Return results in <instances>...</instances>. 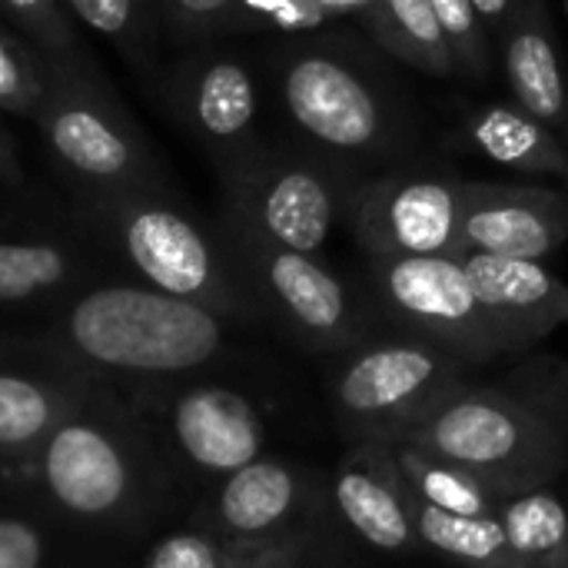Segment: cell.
Instances as JSON below:
<instances>
[{
	"label": "cell",
	"instance_id": "33",
	"mask_svg": "<svg viewBox=\"0 0 568 568\" xmlns=\"http://www.w3.org/2000/svg\"><path fill=\"white\" fill-rule=\"evenodd\" d=\"M47 539L43 532L23 519L0 513V568H43Z\"/></svg>",
	"mask_w": 568,
	"mask_h": 568
},
{
	"label": "cell",
	"instance_id": "18",
	"mask_svg": "<svg viewBox=\"0 0 568 568\" xmlns=\"http://www.w3.org/2000/svg\"><path fill=\"white\" fill-rule=\"evenodd\" d=\"M496 43L513 100L549 130L568 133V77L546 0H529Z\"/></svg>",
	"mask_w": 568,
	"mask_h": 568
},
{
	"label": "cell",
	"instance_id": "14",
	"mask_svg": "<svg viewBox=\"0 0 568 568\" xmlns=\"http://www.w3.org/2000/svg\"><path fill=\"white\" fill-rule=\"evenodd\" d=\"M316 499V483L290 459L260 456L256 463L223 476L206 506V532L236 546L276 542L303 532V519Z\"/></svg>",
	"mask_w": 568,
	"mask_h": 568
},
{
	"label": "cell",
	"instance_id": "21",
	"mask_svg": "<svg viewBox=\"0 0 568 568\" xmlns=\"http://www.w3.org/2000/svg\"><path fill=\"white\" fill-rule=\"evenodd\" d=\"M87 266L80 250L53 236H0V310H20L73 293Z\"/></svg>",
	"mask_w": 568,
	"mask_h": 568
},
{
	"label": "cell",
	"instance_id": "19",
	"mask_svg": "<svg viewBox=\"0 0 568 568\" xmlns=\"http://www.w3.org/2000/svg\"><path fill=\"white\" fill-rule=\"evenodd\" d=\"M83 393L87 386L10 366L0 356V466L33 469L37 453Z\"/></svg>",
	"mask_w": 568,
	"mask_h": 568
},
{
	"label": "cell",
	"instance_id": "8",
	"mask_svg": "<svg viewBox=\"0 0 568 568\" xmlns=\"http://www.w3.org/2000/svg\"><path fill=\"white\" fill-rule=\"evenodd\" d=\"M33 123L50 160L83 200L163 186L146 136L87 67L47 60V93Z\"/></svg>",
	"mask_w": 568,
	"mask_h": 568
},
{
	"label": "cell",
	"instance_id": "37",
	"mask_svg": "<svg viewBox=\"0 0 568 568\" xmlns=\"http://www.w3.org/2000/svg\"><path fill=\"white\" fill-rule=\"evenodd\" d=\"M0 183L10 186V190L23 186V166H20L13 136H10V130L3 126V120H0Z\"/></svg>",
	"mask_w": 568,
	"mask_h": 568
},
{
	"label": "cell",
	"instance_id": "34",
	"mask_svg": "<svg viewBox=\"0 0 568 568\" xmlns=\"http://www.w3.org/2000/svg\"><path fill=\"white\" fill-rule=\"evenodd\" d=\"M313 546V532H293L276 542H260V546H243L230 568H300L303 556Z\"/></svg>",
	"mask_w": 568,
	"mask_h": 568
},
{
	"label": "cell",
	"instance_id": "20",
	"mask_svg": "<svg viewBox=\"0 0 568 568\" xmlns=\"http://www.w3.org/2000/svg\"><path fill=\"white\" fill-rule=\"evenodd\" d=\"M459 136L466 140V146L499 166L568 183V146L562 136L536 120L529 110H523L516 100L469 110L459 123Z\"/></svg>",
	"mask_w": 568,
	"mask_h": 568
},
{
	"label": "cell",
	"instance_id": "36",
	"mask_svg": "<svg viewBox=\"0 0 568 568\" xmlns=\"http://www.w3.org/2000/svg\"><path fill=\"white\" fill-rule=\"evenodd\" d=\"M529 0H473L479 20L486 23V30L493 33V40H499V33L506 30V23L526 7Z\"/></svg>",
	"mask_w": 568,
	"mask_h": 568
},
{
	"label": "cell",
	"instance_id": "28",
	"mask_svg": "<svg viewBox=\"0 0 568 568\" xmlns=\"http://www.w3.org/2000/svg\"><path fill=\"white\" fill-rule=\"evenodd\" d=\"M47 93V60L33 43L0 27V113L33 120Z\"/></svg>",
	"mask_w": 568,
	"mask_h": 568
},
{
	"label": "cell",
	"instance_id": "7",
	"mask_svg": "<svg viewBox=\"0 0 568 568\" xmlns=\"http://www.w3.org/2000/svg\"><path fill=\"white\" fill-rule=\"evenodd\" d=\"M33 476L63 516L97 529H130L153 499L136 436L90 389L37 453Z\"/></svg>",
	"mask_w": 568,
	"mask_h": 568
},
{
	"label": "cell",
	"instance_id": "15",
	"mask_svg": "<svg viewBox=\"0 0 568 568\" xmlns=\"http://www.w3.org/2000/svg\"><path fill=\"white\" fill-rule=\"evenodd\" d=\"M166 436L180 459L210 479H223L263 456L266 426L253 399L230 386H186L163 406Z\"/></svg>",
	"mask_w": 568,
	"mask_h": 568
},
{
	"label": "cell",
	"instance_id": "1",
	"mask_svg": "<svg viewBox=\"0 0 568 568\" xmlns=\"http://www.w3.org/2000/svg\"><path fill=\"white\" fill-rule=\"evenodd\" d=\"M270 80L293 140L366 176L416 160V106L383 57L353 33L293 37L273 53Z\"/></svg>",
	"mask_w": 568,
	"mask_h": 568
},
{
	"label": "cell",
	"instance_id": "11",
	"mask_svg": "<svg viewBox=\"0 0 568 568\" xmlns=\"http://www.w3.org/2000/svg\"><path fill=\"white\" fill-rule=\"evenodd\" d=\"M463 206L466 176L416 156L369 173L353 193L346 226L366 260L459 256Z\"/></svg>",
	"mask_w": 568,
	"mask_h": 568
},
{
	"label": "cell",
	"instance_id": "24",
	"mask_svg": "<svg viewBox=\"0 0 568 568\" xmlns=\"http://www.w3.org/2000/svg\"><path fill=\"white\" fill-rule=\"evenodd\" d=\"M389 449H393V459L406 489L419 503L453 513V516H469V519H486L499 513V496L463 466L443 456H433L413 443H393Z\"/></svg>",
	"mask_w": 568,
	"mask_h": 568
},
{
	"label": "cell",
	"instance_id": "12",
	"mask_svg": "<svg viewBox=\"0 0 568 568\" xmlns=\"http://www.w3.org/2000/svg\"><path fill=\"white\" fill-rule=\"evenodd\" d=\"M166 100L176 123L203 143L216 166L260 140L256 70L236 50H200L186 57L166 83Z\"/></svg>",
	"mask_w": 568,
	"mask_h": 568
},
{
	"label": "cell",
	"instance_id": "25",
	"mask_svg": "<svg viewBox=\"0 0 568 568\" xmlns=\"http://www.w3.org/2000/svg\"><path fill=\"white\" fill-rule=\"evenodd\" d=\"M409 509L416 523L419 546L436 552L456 568H519L513 562V552L506 546L503 526L496 516L486 519H469V516H453L443 509H433L419 503L409 493Z\"/></svg>",
	"mask_w": 568,
	"mask_h": 568
},
{
	"label": "cell",
	"instance_id": "30",
	"mask_svg": "<svg viewBox=\"0 0 568 568\" xmlns=\"http://www.w3.org/2000/svg\"><path fill=\"white\" fill-rule=\"evenodd\" d=\"M243 546L236 542H223L220 536L206 532V529H183L173 536H163L143 568H230Z\"/></svg>",
	"mask_w": 568,
	"mask_h": 568
},
{
	"label": "cell",
	"instance_id": "23",
	"mask_svg": "<svg viewBox=\"0 0 568 568\" xmlns=\"http://www.w3.org/2000/svg\"><path fill=\"white\" fill-rule=\"evenodd\" d=\"M496 519L516 566L568 568V509L549 486L499 499Z\"/></svg>",
	"mask_w": 568,
	"mask_h": 568
},
{
	"label": "cell",
	"instance_id": "22",
	"mask_svg": "<svg viewBox=\"0 0 568 568\" xmlns=\"http://www.w3.org/2000/svg\"><path fill=\"white\" fill-rule=\"evenodd\" d=\"M359 20L383 53L429 77H456L433 0H376Z\"/></svg>",
	"mask_w": 568,
	"mask_h": 568
},
{
	"label": "cell",
	"instance_id": "9",
	"mask_svg": "<svg viewBox=\"0 0 568 568\" xmlns=\"http://www.w3.org/2000/svg\"><path fill=\"white\" fill-rule=\"evenodd\" d=\"M220 233L260 310L296 346L339 356L376 336V306L336 276L320 256L266 243L220 220Z\"/></svg>",
	"mask_w": 568,
	"mask_h": 568
},
{
	"label": "cell",
	"instance_id": "40",
	"mask_svg": "<svg viewBox=\"0 0 568 568\" xmlns=\"http://www.w3.org/2000/svg\"><path fill=\"white\" fill-rule=\"evenodd\" d=\"M566 3H568V0H566Z\"/></svg>",
	"mask_w": 568,
	"mask_h": 568
},
{
	"label": "cell",
	"instance_id": "13",
	"mask_svg": "<svg viewBox=\"0 0 568 568\" xmlns=\"http://www.w3.org/2000/svg\"><path fill=\"white\" fill-rule=\"evenodd\" d=\"M568 243V193L529 183L466 180L459 253L542 263Z\"/></svg>",
	"mask_w": 568,
	"mask_h": 568
},
{
	"label": "cell",
	"instance_id": "39",
	"mask_svg": "<svg viewBox=\"0 0 568 568\" xmlns=\"http://www.w3.org/2000/svg\"><path fill=\"white\" fill-rule=\"evenodd\" d=\"M0 356H3V339H0Z\"/></svg>",
	"mask_w": 568,
	"mask_h": 568
},
{
	"label": "cell",
	"instance_id": "3",
	"mask_svg": "<svg viewBox=\"0 0 568 568\" xmlns=\"http://www.w3.org/2000/svg\"><path fill=\"white\" fill-rule=\"evenodd\" d=\"M87 210L146 286L213 310L226 323L260 320L223 233L206 230L166 186L87 200Z\"/></svg>",
	"mask_w": 568,
	"mask_h": 568
},
{
	"label": "cell",
	"instance_id": "17",
	"mask_svg": "<svg viewBox=\"0 0 568 568\" xmlns=\"http://www.w3.org/2000/svg\"><path fill=\"white\" fill-rule=\"evenodd\" d=\"M456 260L463 263L473 293L503 336L509 356L532 349L568 323V286L542 263L489 253H459Z\"/></svg>",
	"mask_w": 568,
	"mask_h": 568
},
{
	"label": "cell",
	"instance_id": "16",
	"mask_svg": "<svg viewBox=\"0 0 568 568\" xmlns=\"http://www.w3.org/2000/svg\"><path fill=\"white\" fill-rule=\"evenodd\" d=\"M329 499L343 526L369 549L386 556H409L423 549L409 509V489L389 446H346L329 479Z\"/></svg>",
	"mask_w": 568,
	"mask_h": 568
},
{
	"label": "cell",
	"instance_id": "27",
	"mask_svg": "<svg viewBox=\"0 0 568 568\" xmlns=\"http://www.w3.org/2000/svg\"><path fill=\"white\" fill-rule=\"evenodd\" d=\"M433 10L446 37V47L453 53L456 77L469 83H483L486 77H493V67H496L493 33L479 20L473 0H433Z\"/></svg>",
	"mask_w": 568,
	"mask_h": 568
},
{
	"label": "cell",
	"instance_id": "4",
	"mask_svg": "<svg viewBox=\"0 0 568 568\" xmlns=\"http://www.w3.org/2000/svg\"><path fill=\"white\" fill-rule=\"evenodd\" d=\"M216 170L223 223L310 256H320L333 230L346 223L353 193L366 180L356 166L300 140H256Z\"/></svg>",
	"mask_w": 568,
	"mask_h": 568
},
{
	"label": "cell",
	"instance_id": "35",
	"mask_svg": "<svg viewBox=\"0 0 568 568\" xmlns=\"http://www.w3.org/2000/svg\"><path fill=\"white\" fill-rule=\"evenodd\" d=\"M519 396L536 403L562 433L568 436V366H556L552 373L542 369L536 383H529Z\"/></svg>",
	"mask_w": 568,
	"mask_h": 568
},
{
	"label": "cell",
	"instance_id": "29",
	"mask_svg": "<svg viewBox=\"0 0 568 568\" xmlns=\"http://www.w3.org/2000/svg\"><path fill=\"white\" fill-rule=\"evenodd\" d=\"M80 23L136 50L153 27V0H60Z\"/></svg>",
	"mask_w": 568,
	"mask_h": 568
},
{
	"label": "cell",
	"instance_id": "32",
	"mask_svg": "<svg viewBox=\"0 0 568 568\" xmlns=\"http://www.w3.org/2000/svg\"><path fill=\"white\" fill-rule=\"evenodd\" d=\"M256 30H283V33H310L326 17L313 0H240Z\"/></svg>",
	"mask_w": 568,
	"mask_h": 568
},
{
	"label": "cell",
	"instance_id": "10",
	"mask_svg": "<svg viewBox=\"0 0 568 568\" xmlns=\"http://www.w3.org/2000/svg\"><path fill=\"white\" fill-rule=\"evenodd\" d=\"M366 286L393 333L433 343L469 369L509 356L456 256L366 260Z\"/></svg>",
	"mask_w": 568,
	"mask_h": 568
},
{
	"label": "cell",
	"instance_id": "26",
	"mask_svg": "<svg viewBox=\"0 0 568 568\" xmlns=\"http://www.w3.org/2000/svg\"><path fill=\"white\" fill-rule=\"evenodd\" d=\"M0 17L20 30L50 63L87 67L83 43L60 0H0Z\"/></svg>",
	"mask_w": 568,
	"mask_h": 568
},
{
	"label": "cell",
	"instance_id": "5",
	"mask_svg": "<svg viewBox=\"0 0 568 568\" xmlns=\"http://www.w3.org/2000/svg\"><path fill=\"white\" fill-rule=\"evenodd\" d=\"M469 366L433 343L389 333L333 359L326 399L346 446L403 443L443 403L473 386Z\"/></svg>",
	"mask_w": 568,
	"mask_h": 568
},
{
	"label": "cell",
	"instance_id": "38",
	"mask_svg": "<svg viewBox=\"0 0 568 568\" xmlns=\"http://www.w3.org/2000/svg\"><path fill=\"white\" fill-rule=\"evenodd\" d=\"M313 3L320 7V13H323L326 20H333V17H349V13L363 17V13L373 10L376 0H313Z\"/></svg>",
	"mask_w": 568,
	"mask_h": 568
},
{
	"label": "cell",
	"instance_id": "31",
	"mask_svg": "<svg viewBox=\"0 0 568 568\" xmlns=\"http://www.w3.org/2000/svg\"><path fill=\"white\" fill-rule=\"evenodd\" d=\"M163 10L183 37H220L256 30L240 0H163Z\"/></svg>",
	"mask_w": 568,
	"mask_h": 568
},
{
	"label": "cell",
	"instance_id": "6",
	"mask_svg": "<svg viewBox=\"0 0 568 568\" xmlns=\"http://www.w3.org/2000/svg\"><path fill=\"white\" fill-rule=\"evenodd\" d=\"M403 443L463 466L499 499L552 486L568 463L566 433L536 403L476 383Z\"/></svg>",
	"mask_w": 568,
	"mask_h": 568
},
{
	"label": "cell",
	"instance_id": "2",
	"mask_svg": "<svg viewBox=\"0 0 568 568\" xmlns=\"http://www.w3.org/2000/svg\"><path fill=\"white\" fill-rule=\"evenodd\" d=\"M226 320L140 283H100L73 293L57 339L70 359L136 379H173L213 366L226 349Z\"/></svg>",
	"mask_w": 568,
	"mask_h": 568
}]
</instances>
